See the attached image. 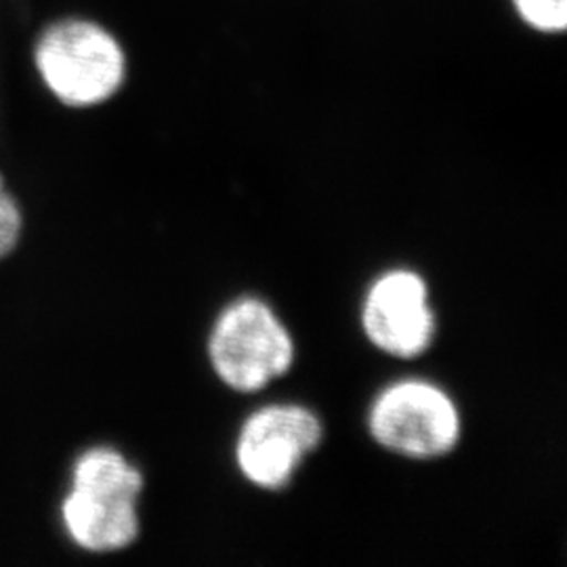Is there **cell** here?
<instances>
[{
	"mask_svg": "<svg viewBox=\"0 0 567 567\" xmlns=\"http://www.w3.org/2000/svg\"><path fill=\"white\" fill-rule=\"evenodd\" d=\"M60 522L68 540L86 553H118L142 534L140 501L68 487L60 503Z\"/></svg>",
	"mask_w": 567,
	"mask_h": 567,
	"instance_id": "8992f818",
	"label": "cell"
},
{
	"mask_svg": "<svg viewBox=\"0 0 567 567\" xmlns=\"http://www.w3.org/2000/svg\"><path fill=\"white\" fill-rule=\"evenodd\" d=\"M519 18L540 32H564L567 25V0H513Z\"/></svg>",
	"mask_w": 567,
	"mask_h": 567,
	"instance_id": "9c48e42d",
	"label": "cell"
},
{
	"mask_svg": "<svg viewBox=\"0 0 567 567\" xmlns=\"http://www.w3.org/2000/svg\"><path fill=\"white\" fill-rule=\"evenodd\" d=\"M322 440V421L309 408L264 405L244 421L236 440V465L248 484L276 492L295 480Z\"/></svg>",
	"mask_w": 567,
	"mask_h": 567,
	"instance_id": "277c9868",
	"label": "cell"
},
{
	"mask_svg": "<svg viewBox=\"0 0 567 567\" xmlns=\"http://www.w3.org/2000/svg\"><path fill=\"white\" fill-rule=\"evenodd\" d=\"M360 320L370 344L395 360L421 358L437 332L429 286L412 269H389L370 284Z\"/></svg>",
	"mask_w": 567,
	"mask_h": 567,
	"instance_id": "5b68a950",
	"label": "cell"
},
{
	"mask_svg": "<svg viewBox=\"0 0 567 567\" xmlns=\"http://www.w3.org/2000/svg\"><path fill=\"white\" fill-rule=\"evenodd\" d=\"M368 433L391 454L435 461L458 446L463 419L442 386L412 379L385 386L374 398L368 410Z\"/></svg>",
	"mask_w": 567,
	"mask_h": 567,
	"instance_id": "3957f363",
	"label": "cell"
},
{
	"mask_svg": "<svg viewBox=\"0 0 567 567\" xmlns=\"http://www.w3.org/2000/svg\"><path fill=\"white\" fill-rule=\"evenodd\" d=\"M32 65L47 95L70 110L110 102L126 81V55L97 21L61 18L44 25L32 44Z\"/></svg>",
	"mask_w": 567,
	"mask_h": 567,
	"instance_id": "6da1fadb",
	"label": "cell"
},
{
	"mask_svg": "<svg viewBox=\"0 0 567 567\" xmlns=\"http://www.w3.org/2000/svg\"><path fill=\"white\" fill-rule=\"evenodd\" d=\"M208 360L227 389L259 393L290 372L297 358L292 334L269 305L244 297L224 309L208 337Z\"/></svg>",
	"mask_w": 567,
	"mask_h": 567,
	"instance_id": "7a4b0ae2",
	"label": "cell"
},
{
	"mask_svg": "<svg viewBox=\"0 0 567 567\" xmlns=\"http://www.w3.org/2000/svg\"><path fill=\"white\" fill-rule=\"evenodd\" d=\"M70 486L105 496L140 501L145 487V477L121 450L93 446L82 450L72 463Z\"/></svg>",
	"mask_w": 567,
	"mask_h": 567,
	"instance_id": "52a82bcc",
	"label": "cell"
},
{
	"mask_svg": "<svg viewBox=\"0 0 567 567\" xmlns=\"http://www.w3.org/2000/svg\"><path fill=\"white\" fill-rule=\"evenodd\" d=\"M23 208L20 200L9 189L7 179L0 171V261L13 255L23 238Z\"/></svg>",
	"mask_w": 567,
	"mask_h": 567,
	"instance_id": "ba28073f",
	"label": "cell"
}]
</instances>
